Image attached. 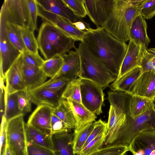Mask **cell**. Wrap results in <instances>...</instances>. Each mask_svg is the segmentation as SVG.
<instances>
[{"label": "cell", "mask_w": 155, "mask_h": 155, "mask_svg": "<svg viewBox=\"0 0 155 155\" xmlns=\"http://www.w3.org/2000/svg\"><path fill=\"white\" fill-rule=\"evenodd\" d=\"M147 29L145 19L140 15L137 16L133 21L130 28V40L147 48L150 40L148 36Z\"/></svg>", "instance_id": "obj_22"}, {"label": "cell", "mask_w": 155, "mask_h": 155, "mask_svg": "<svg viewBox=\"0 0 155 155\" xmlns=\"http://www.w3.org/2000/svg\"><path fill=\"white\" fill-rule=\"evenodd\" d=\"M81 79L78 78L70 81L64 91L62 97L70 99L81 104L80 84Z\"/></svg>", "instance_id": "obj_34"}, {"label": "cell", "mask_w": 155, "mask_h": 155, "mask_svg": "<svg viewBox=\"0 0 155 155\" xmlns=\"http://www.w3.org/2000/svg\"><path fill=\"white\" fill-rule=\"evenodd\" d=\"M66 5L80 18L85 17L87 12L84 0H63Z\"/></svg>", "instance_id": "obj_37"}, {"label": "cell", "mask_w": 155, "mask_h": 155, "mask_svg": "<svg viewBox=\"0 0 155 155\" xmlns=\"http://www.w3.org/2000/svg\"><path fill=\"white\" fill-rule=\"evenodd\" d=\"M25 132L27 143L41 146L53 151L51 135L45 134L25 124Z\"/></svg>", "instance_id": "obj_27"}, {"label": "cell", "mask_w": 155, "mask_h": 155, "mask_svg": "<svg viewBox=\"0 0 155 155\" xmlns=\"http://www.w3.org/2000/svg\"><path fill=\"white\" fill-rule=\"evenodd\" d=\"M147 50L145 51L141 60L142 73L151 71L155 74V55L149 52Z\"/></svg>", "instance_id": "obj_42"}, {"label": "cell", "mask_w": 155, "mask_h": 155, "mask_svg": "<svg viewBox=\"0 0 155 155\" xmlns=\"http://www.w3.org/2000/svg\"><path fill=\"white\" fill-rule=\"evenodd\" d=\"M107 94L110 107L105 139L101 148L106 144L111 136L124 123L126 117L127 94L114 91H109Z\"/></svg>", "instance_id": "obj_6"}, {"label": "cell", "mask_w": 155, "mask_h": 155, "mask_svg": "<svg viewBox=\"0 0 155 155\" xmlns=\"http://www.w3.org/2000/svg\"><path fill=\"white\" fill-rule=\"evenodd\" d=\"M0 18L11 24L28 27L29 18L26 0H4L0 10Z\"/></svg>", "instance_id": "obj_9"}, {"label": "cell", "mask_w": 155, "mask_h": 155, "mask_svg": "<svg viewBox=\"0 0 155 155\" xmlns=\"http://www.w3.org/2000/svg\"><path fill=\"white\" fill-rule=\"evenodd\" d=\"M38 16L54 25L76 41H82L87 31L79 30L62 17L44 9L37 4Z\"/></svg>", "instance_id": "obj_11"}, {"label": "cell", "mask_w": 155, "mask_h": 155, "mask_svg": "<svg viewBox=\"0 0 155 155\" xmlns=\"http://www.w3.org/2000/svg\"><path fill=\"white\" fill-rule=\"evenodd\" d=\"M24 115H19L6 123L7 146L12 155H28Z\"/></svg>", "instance_id": "obj_7"}, {"label": "cell", "mask_w": 155, "mask_h": 155, "mask_svg": "<svg viewBox=\"0 0 155 155\" xmlns=\"http://www.w3.org/2000/svg\"><path fill=\"white\" fill-rule=\"evenodd\" d=\"M94 123L93 129L84 146L83 149L89 142L99 135L102 134H105L107 126V123L103 121L101 119H100L98 120L95 121Z\"/></svg>", "instance_id": "obj_45"}, {"label": "cell", "mask_w": 155, "mask_h": 155, "mask_svg": "<svg viewBox=\"0 0 155 155\" xmlns=\"http://www.w3.org/2000/svg\"><path fill=\"white\" fill-rule=\"evenodd\" d=\"M5 22L0 19V52L1 78L4 79L5 74L21 52L9 41L5 30Z\"/></svg>", "instance_id": "obj_10"}, {"label": "cell", "mask_w": 155, "mask_h": 155, "mask_svg": "<svg viewBox=\"0 0 155 155\" xmlns=\"http://www.w3.org/2000/svg\"><path fill=\"white\" fill-rule=\"evenodd\" d=\"M81 42L87 50L117 77L127 48L102 27L86 32Z\"/></svg>", "instance_id": "obj_1"}, {"label": "cell", "mask_w": 155, "mask_h": 155, "mask_svg": "<svg viewBox=\"0 0 155 155\" xmlns=\"http://www.w3.org/2000/svg\"><path fill=\"white\" fill-rule=\"evenodd\" d=\"M105 137L104 133L100 134L89 142L77 155H89L100 149L104 142Z\"/></svg>", "instance_id": "obj_38"}, {"label": "cell", "mask_w": 155, "mask_h": 155, "mask_svg": "<svg viewBox=\"0 0 155 155\" xmlns=\"http://www.w3.org/2000/svg\"><path fill=\"white\" fill-rule=\"evenodd\" d=\"M67 100L70 105L75 120L74 132L79 131L87 124L95 121L97 117L96 114L90 111L82 104L71 99Z\"/></svg>", "instance_id": "obj_24"}, {"label": "cell", "mask_w": 155, "mask_h": 155, "mask_svg": "<svg viewBox=\"0 0 155 155\" xmlns=\"http://www.w3.org/2000/svg\"><path fill=\"white\" fill-rule=\"evenodd\" d=\"M23 72L25 86L26 90L28 91L42 85L46 82L47 78L41 68L29 65L23 62Z\"/></svg>", "instance_id": "obj_21"}, {"label": "cell", "mask_w": 155, "mask_h": 155, "mask_svg": "<svg viewBox=\"0 0 155 155\" xmlns=\"http://www.w3.org/2000/svg\"><path fill=\"white\" fill-rule=\"evenodd\" d=\"M5 155H12L7 146Z\"/></svg>", "instance_id": "obj_49"}, {"label": "cell", "mask_w": 155, "mask_h": 155, "mask_svg": "<svg viewBox=\"0 0 155 155\" xmlns=\"http://www.w3.org/2000/svg\"><path fill=\"white\" fill-rule=\"evenodd\" d=\"M128 148L133 155H155V130L140 133L132 140Z\"/></svg>", "instance_id": "obj_14"}, {"label": "cell", "mask_w": 155, "mask_h": 155, "mask_svg": "<svg viewBox=\"0 0 155 155\" xmlns=\"http://www.w3.org/2000/svg\"><path fill=\"white\" fill-rule=\"evenodd\" d=\"M37 3L45 10L59 15L74 24L84 21L76 15L63 0H36Z\"/></svg>", "instance_id": "obj_20"}, {"label": "cell", "mask_w": 155, "mask_h": 155, "mask_svg": "<svg viewBox=\"0 0 155 155\" xmlns=\"http://www.w3.org/2000/svg\"><path fill=\"white\" fill-rule=\"evenodd\" d=\"M155 130V108L134 118L126 113V119L111 136L104 147L116 146L129 147L134 139L141 132Z\"/></svg>", "instance_id": "obj_4"}, {"label": "cell", "mask_w": 155, "mask_h": 155, "mask_svg": "<svg viewBox=\"0 0 155 155\" xmlns=\"http://www.w3.org/2000/svg\"><path fill=\"white\" fill-rule=\"evenodd\" d=\"M32 103L31 96L28 91L25 90L18 92V106L19 110L22 114H25L31 111Z\"/></svg>", "instance_id": "obj_35"}, {"label": "cell", "mask_w": 155, "mask_h": 155, "mask_svg": "<svg viewBox=\"0 0 155 155\" xmlns=\"http://www.w3.org/2000/svg\"><path fill=\"white\" fill-rule=\"evenodd\" d=\"M94 126V123L87 124L79 131L74 133L73 147L74 152L76 155L79 153L91 132Z\"/></svg>", "instance_id": "obj_31"}, {"label": "cell", "mask_w": 155, "mask_h": 155, "mask_svg": "<svg viewBox=\"0 0 155 155\" xmlns=\"http://www.w3.org/2000/svg\"><path fill=\"white\" fill-rule=\"evenodd\" d=\"M74 133L55 134L51 137L54 155H76L73 147Z\"/></svg>", "instance_id": "obj_23"}, {"label": "cell", "mask_w": 155, "mask_h": 155, "mask_svg": "<svg viewBox=\"0 0 155 155\" xmlns=\"http://www.w3.org/2000/svg\"><path fill=\"white\" fill-rule=\"evenodd\" d=\"M17 26L27 50L35 53H38V47L34 31L25 26L18 25Z\"/></svg>", "instance_id": "obj_33"}, {"label": "cell", "mask_w": 155, "mask_h": 155, "mask_svg": "<svg viewBox=\"0 0 155 155\" xmlns=\"http://www.w3.org/2000/svg\"><path fill=\"white\" fill-rule=\"evenodd\" d=\"M18 92L9 94H6L5 92V107L3 117L6 122L14 117L23 114L19 110L18 106Z\"/></svg>", "instance_id": "obj_32"}, {"label": "cell", "mask_w": 155, "mask_h": 155, "mask_svg": "<svg viewBox=\"0 0 155 155\" xmlns=\"http://www.w3.org/2000/svg\"><path fill=\"white\" fill-rule=\"evenodd\" d=\"M21 53L6 72L5 93L7 94L26 90L23 72Z\"/></svg>", "instance_id": "obj_13"}, {"label": "cell", "mask_w": 155, "mask_h": 155, "mask_svg": "<svg viewBox=\"0 0 155 155\" xmlns=\"http://www.w3.org/2000/svg\"><path fill=\"white\" fill-rule=\"evenodd\" d=\"M70 81L61 77L51 78L36 89L65 90Z\"/></svg>", "instance_id": "obj_36"}, {"label": "cell", "mask_w": 155, "mask_h": 155, "mask_svg": "<svg viewBox=\"0 0 155 155\" xmlns=\"http://www.w3.org/2000/svg\"><path fill=\"white\" fill-rule=\"evenodd\" d=\"M52 109L46 105L37 106L29 117L26 124L45 134L51 135Z\"/></svg>", "instance_id": "obj_16"}, {"label": "cell", "mask_w": 155, "mask_h": 155, "mask_svg": "<svg viewBox=\"0 0 155 155\" xmlns=\"http://www.w3.org/2000/svg\"><path fill=\"white\" fill-rule=\"evenodd\" d=\"M80 88L82 105L96 115L101 114L104 96L103 88L91 81L81 79Z\"/></svg>", "instance_id": "obj_8"}, {"label": "cell", "mask_w": 155, "mask_h": 155, "mask_svg": "<svg viewBox=\"0 0 155 155\" xmlns=\"http://www.w3.org/2000/svg\"><path fill=\"white\" fill-rule=\"evenodd\" d=\"M64 63L62 56L58 55L45 60L41 68L47 77L52 78L59 72Z\"/></svg>", "instance_id": "obj_30"}, {"label": "cell", "mask_w": 155, "mask_h": 155, "mask_svg": "<svg viewBox=\"0 0 155 155\" xmlns=\"http://www.w3.org/2000/svg\"><path fill=\"white\" fill-rule=\"evenodd\" d=\"M147 48L138 45L130 40L127 51L116 80L135 68L140 66L142 59L145 51Z\"/></svg>", "instance_id": "obj_15"}, {"label": "cell", "mask_w": 155, "mask_h": 155, "mask_svg": "<svg viewBox=\"0 0 155 155\" xmlns=\"http://www.w3.org/2000/svg\"><path fill=\"white\" fill-rule=\"evenodd\" d=\"M65 90L36 89L29 91L32 103L37 106L45 105L53 109L57 107L63 99Z\"/></svg>", "instance_id": "obj_18"}, {"label": "cell", "mask_w": 155, "mask_h": 155, "mask_svg": "<svg viewBox=\"0 0 155 155\" xmlns=\"http://www.w3.org/2000/svg\"><path fill=\"white\" fill-rule=\"evenodd\" d=\"M62 56L64 63L59 72L52 78L61 77L71 81L79 78L81 63L78 52L76 51H70Z\"/></svg>", "instance_id": "obj_19"}, {"label": "cell", "mask_w": 155, "mask_h": 155, "mask_svg": "<svg viewBox=\"0 0 155 155\" xmlns=\"http://www.w3.org/2000/svg\"><path fill=\"white\" fill-rule=\"evenodd\" d=\"M37 40L38 49L45 60L62 55L75 48V40L46 21H43L40 27Z\"/></svg>", "instance_id": "obj_3"}, {"label": "cell", "mask_w": 155, "mask_h": 155, "mask_svg": "<svg viewBox=\"0 0 155 155\" xmlns=\"http://www.w3.org/2000/svg\"><path fill=\"white\" fill-rule=\"evenodd\" d=\"M87 15L97 28L102 27L110 12L113 0H84Z\"/></svg>", "instance_id": "obj_12"}, {"label": "cell", "mask_w": 155, "mask_h": 155, "mask_svg": "<svg viewBox=\"0 0 155 155\" xmlns=\"http://www.w3.org/2000/svg\"><path fill=\"white\" fill-rule=\"evenodd\" d=\"M29 18L28 28L35 31L37 29V19L38 16L37 4L36 0H26Z\"/></svg>", "instance_id": "obj_41"}, {"label": "cell", "mask_w": 155, "mask_h": 155, "mask_svg": "<svg viewBox=\"0 0 155 155\" xmlns=\"http://www.w3.org/2000/svg\"><path fill=\"white\" fill-rule=\"evenodd\" d=\"M23 62L29 65L41 68L44 61L38 53H36L28 51L21 52Z\"/></svg>", "instance_id": "obj_40"}, {"label": "cell", "mask_w": 155, "mask_h": 155, "mask_svg": "<svg viewBox=\"0 0 155 155\" xmlns=\"http://www.w3.org/2000/svg\"><path fill=\"white\" fill-rule=\"evenodd\" d=\"M51 127V135L55 134L70 132L71 130L63 121L52 113Z\"/></svg>", "instance_id": "obj_44"}, {"label": "cell", "mask_w": 155, "mask_h": 155, "mask_svg": "<svg viewBox=\"0 0 155 155\" xmlns=\"http://www.w3.org/2000/svg\"><path fill=\"white\" fill-rule=\"evenodd\" d=\"M3 20L5 22L6 33L10 43L15 47L21 52L27 51L20 32L17 27L18 25L12 24L6 22L3 19Z\"/></svg>", "instance_id": "obj_29"}, {"label": "cell", "mask_w": 155, "mask_h": 155, "mask_svg": "<svg viewBox=\"0 0 155 155\" xmlns=\"http://www.w3.org/2000/svg\"><path fill=\"white\" fill-rule=\"evenodd\" d=\"M137 95L155 100V74L151 71L142 73L135 82L130 96Z\"/></svg>", "instance_id": "obj_17"}, {"label": "cell", "mask_w": 155, "mask_h": 155, "mask_svg": "<svg viewBox=\"0 0 155 155\" xmlns=\"http://www.w3.org/2000/svg\"><path fill=\"white\" fill-rule=\"evenodd\" d=\"M140 15L145 19H150L155 16V0H145L140 8Z\"/></svg>", "instance_id": "obj_43"}, {"label": "cell", "mask_w": 155, "mask_h": 155, "mask_svg": "<svg viewBox=\"0 0 155 155\" xmlns=\"http://www.w3.org/2000/svg\"><path fill=\"white\" fill-rule=\"evenodd\" d=\"M128 101L127 113L134 118L155 108L154 101L137 95H131Z\"/></svg>", "instance_id": "obj_26"}, {"label": "cell", "mask_w": 155, "mask_h": 155, "mask_svg": "<svg viewBox=\"0 0 155 155\" xmlns=\"http://www.w3.org/2000/svg\"><path fill=\"white\" fill-rule=\"evenodd\" d=\"M52 113L63 121L70 129L74 130L75 120L70 105L68 101L63 98L59 105L52 109Z\"/></svg>", "instance_id": "obj_28"}, {"label": "cell", "mask_w": 155, "mask_h": 155, "mask_svg": "<svg viewBox=\"0 0 155 155\" xmlns=\"http://www.w3.org/2000/svg\"><path fill=\"white\" fill-rule=\"evenodd\" d=\"M80 57L81 68L79 78L88 80L105 88L117 77L110 72L103 64L93 55L81 42L75 48Z\"/></svg>", "instance_id": "obj_5"}, {"label": "cell", "mask_w": 155, "mask_h": 155, "mask_svg": "<svg viewBox=\"0 0 155 155\" xmlns=\"http://www.w3.org/2000/svg\"><path fill=\"white\" fill-rule=\"evenodd\" d=\"M6 121L4 118L2 119L1 125L0 139V155H5L7 147V140L5 130Z\"/></svg>", "instance_id": "obj_47"}, {"label": "cell", "mask_w": 155, "mask_h": 155, "mask_svg": "<svg viewBox=\"0 0 155 155\" xmlns=\"http://www.w3.org/2000/svg\"><path fill=\"white\" fill-rule=\"evenodd\" d=\"M28 155H54L53 151L48 148L31 143H27Z\"/></svg>", "instance_id": "obj_46"}, {"label": "cell", "mask_w": 155, "mask_h": 155, "mask_svg": "<svg viewBox=\"0 0 155 155\" xmlns=\"http://www.w3.org/2000/svg\"><path fill=\"white\" fill-rule=\"evenodd\" d=\"M129 151L125 146H110L100 148L89 155H125Z\"/></svg>", "instance_id": "obj_39"}, {"label": "cell", "mask_w": 155, "mask_h": 155, "mask_svg": "<svg viewBox=\"0 0 155 155\" xmlns=\"http://www.w3.org/2000/svg\"><path fill=\"white\" fill-rule=\"evenodd\" d=\"M141 74V67H136L112 83L110 85V88L112 91L121 92L130 95L133 85Z\"/></svg>", "instance_id": "obj_25"}, {"label": "cell", "mask_w": 155, "mask_h": 155, "mask_svg": "<svg viewBox=\"0 0 155 155\" xmlns=\"http://www.w3.org/2000/svg\"><path fill=\"white\" fill-rule=\"evenodd\" d=\"M139 15V9L130 0H113L111 11L102 27L116 39L126 42L130 40L131 24Z\"/></svg>", "instance_id": "obj_2"}, {"label": "cell", "mask_w": 155, "mask_h": 155, "mask_svg": "<svg viewBox=\"0 0 155 155\" xmlns=\"http://www.w3.org/2000/svg\"><path fill=\"white\" fill-rule=\"evenodd\" d=\"M147 50L149 52L155 55V48H150L147 49Z\"/></svg>", "instance_id": "obj_48"}]
</instances>
